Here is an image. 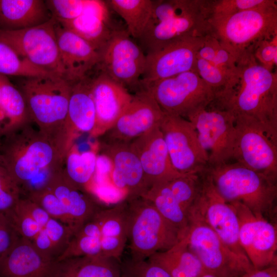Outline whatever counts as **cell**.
Masks as SVG:
<instances>
[{
	"instance_id": "obj_28",
	"label": "cell",
	"mask_w": 277,
	"mask_h": 277,
	"mask_svg": "<svg viewBox=\"0 0 277 277\" xmlns=\"http://www.w3.org/2000/svg\"><path fill=\"white\" fill-rule=\"evenodd\" d=\"M147 260L160 266L172 277H200L205 272L189 249L184 235L170 248L156 252Z\"/></svg>"
},
{
	"instance_id": "obj_4",
	"label": "cell",
	"mask_w": 277,
	"mask_h": 277,
	"mask_svg": "<svg viewBox=\"0 0 277 277\" xmlns=\"http://www.w3.org/2000/svg\"><path fill=\"white\" fill-rule=\"evenodd\" d=\"M209 34L235 59L253 50L261 41L277 36L276 1L231 15L211 16Z\"/></svg>"
},
{
	"instance_id": "obj_22",
	"label": "cell",
	"mask_w": 277,
	"mask_h": 277,
	"mask_svg": "<svg viewBox=\"0 0 277 277\" xmlns=\"http://www.w3.org/2000/svg\"><path fill=\"white\" fill-rule=\"evenodd\" d=\"M55 33L64 78L71 84L84 79L98 65V52L57 21Z\"/></svg>"
},
{
	"instance_id": "obj_50",
	"label": "cell",
	"mask_w": 277,
	"mask_h": 277,
	"mask_svg": "<svg viewBox=\"0 0 277 277\" xmlns=\"http://www.w3.org/2000/svg\"><path fill=\"white\" fill-rule=\"evenodd\" d=\"M241 277H277V265L271 266L261 270L253 269Z\"/></svg>"
},
{
	"instance_id": "obj_47",
	"label": "cell",
	"mask_w": 277,
	"mask_h": 277,
	"mask_svg": "<svg viewBox=\"0 0 277 277\" xmlns=\"http://www.w3.org/2000/svg\"><path fill=\"white\" fill-rule=\"evenodd\" d=\"M20 237L6 215L0 213V256Z\"/></svg>"
},
{
	"instance_id": "obj_41",
	"label": "cell",
	"mask_w": 277,
	"mask_h": 277,
	"mask_svg": "<svg viewBox=\"0 0 277 277\" xmlns=\"http://www.w3.org/2000/svg\"><path fill=\"white\" fill-rule=\"evenodd\" d=\"M273 0H211V16L231 15L262 7Z\"/></svg>"
},
{
	"instance_id": "obj_21",
	"label": "cell",
	"mask_w": 277,
	"mask_h": 277,
	"mask_svg": "<svg viewBox=\"0 0 277 277\" xmlns=\"http://www.w3.org/2000/svg\"><path fill=\"white\" fill-rule=\"evenodd\" d=\"M130 145L140 161L149 188L184 175L173 167L159 126L135 139Z\"/></svg>"
},
{
	"instance_id": "obj_39",
	"label": "cell",
	"mask_w": 277,
	"mask_h": 277,
	"mask_svg": "<svg viewBox=\"0 0 277 277\" xmlns=\"http://www.w3.org/2000/svg\"><path fill=\"white\" fill-rule=\"evenodd\" d=\"M121 277H172L159 265L146 260L130 258L121 262Z\"/></svg>"
},
{
	"instance_id": "obj_26",
	"label": "cell",
	"mask_w": 277,
	"mask_h": 277,
	"mask_svg": "<svg viewBox=\"0 0 277 277\" xmlns=\"http://www.w3.org/2000/svg\"><path fill=\"white\" fill-rule=\"evenodd\" d=\"M52 17L45 1L0 0V30L13 31L44 24Z\"/></svg>"
},
{
	"instance_id": "obj_52",
	"label": "cell",
	"mask_w": 277,
	"mask_h": 277,
	"mask_svg": "<svg viewBox=\"0 0 277 277\" xmlns=\"http://www.w3.org/2000/svg\"><path fill=\"white\" fill-rule=\"evenodd\" d=\"M36 277H55V274H52V275H49L40 276H36Z\"/></svg>"
},
{
	"instance_id": "obj_46",
	"label": "cell",
	"mask_w": 277,
	"mask_h": 277,
	"mask_svg": "<svg viewBox=\"0 0 277 277\" xmlns=\"http://www.w3.org/2000/svg\"><path fill=\"white\" fill-rule=\"evenodd\" d=\"M186 1L154 0L151 18L146 30L175 15L184 6Z\"/></svg>"
},
{
	"instance_id": "obj_1",
	"label": "cell",
	"mask_w": 277,
	"mask_h": 277,
	"mask_svg": "<svg viewBox=\"0 0 277 277\" xmlns=\"http://www.w3.org/2000/svg\"><path fill=\"white\" fill-rule=\"evenodd\" d=\"M73 140L46 132L32 121L26 122L2 135L0 163L25 196L46 187L51 175L63 168Z\"/></svg>"
},
{
	"instance_id": "obj_8",
	"label": "cell",
	"mask_w": 277,
	"mask_h": 277,
	"mask_svg": "<svg viewBox=\"0 0 277 277\" xmlns=\"http://www.w3.org/2000/svg\"><path fill=\"white\" fill-rule=\"evenodd\" d=\"M143 88L151 92L164 113L186 119L215 100L212 89L193 71L155 81Z\"/></svg>"
},
{
	"instance_id": "obj_15",
	"label": "cell",
	"mask_w": 277,
	"mask_h": 277,
	"mask_svg": "<svg viewBox=\"0 0 277 277\" xmlns=\"http://www.w3.org/2000/svg\"><path fill=\"white\" fill-rule=\"evenodd\" d=\"M172 164L182 174L200 173L208 167V156L193 125L187 119L165 113L159 125Z\"/></svg>"
},
{
	"instance_id": "obj_53",
	"label": "cell",
	"mask_w": 277,
	"mask_h": 277,
	"mask_svg": "<svg viewBox=\"0 0 277 277\" xmlns=\"http://www.w3.org/2000/svg\"><path fill=\"white\" fill-rule=\"evenodd\" d=\"M2 136V128L0 126V140H1V138Z\"/></svg>"
},
{
	"instance_id": "obj_48",
	"label": "cell",
	"mask_w": 277,
	"mask_h": 277,
	"mask_svg": "<svg viewBox=\"0 0 277 277\" xmlns=\"http://www.w3.org/2000/svg\"><path fill=\"white\" fill-rule=\"evenodd\" d=\"M17 205L42 228L51 218L43 209L27 197L21 196Z\"/></svg>"
},
{
	"instance_id": "obj_51",
	"label": "cell",
	"mask_w": 277,
	"mask_h": 277,
	"mask_svg": "<svg viewBox=\"0 0 277 277\" xmlns=\"http://www.w3.org/2000/svg\"><path fill=\"white\" fill-rule=\"evenodd\" d=\"M200 277H217V276L210 273L205 272Z\"/></svg>"
},
{
	"instance_id": "obj_37",
	"label": "cell",
	"mask_w": 277,
	"mask_h": 277,
	"mask_svg": "<svg viewBox=\"0 0 277 277\" xmlns=\"http://www.w3.org/2000/svg\"><path fill=\"white\" fill-rule=\"evenodd\" d=\"M202 172L184 174L168 182L173 195L187 214L200 193Z\"/></svg>"
},
{
	"instance_id": "obj_34",
	"label": "cell",
	"mask_w": 277,
	"mask_h": 277,
	"mask_svg": "<svg viewBox=\"0 0 277 277\" xmlns=\"http://www.w3.org/2000/svg\"><path fill=\"white\" fill-rule=\"evenodd\" d=\"M97 156L93 150L80 152L72 145L65 159L64 171L72 182L88 191L95 173Z\"/></svg>"
},
{
	"instance_id": "obj_6",
	"label": "cell",
	"mask_w": 277,
	"mask_h": 277,
	"mask_svg": "<svg viewBox=\"0 0 277 277\" xmlns=\"http://www.w3.org/2000/svg\"><path fill=\"white\" fill-rule=\"evenodd\" d=\"M126 201L131 258L146 260L156 252L169 249L184 236L144 197Z\"/></svg>"
},
{
	"instance_id": "obj_11",
	"label": "cell",
	"mask_w": 277,
	"mask_h": 277,
	"mask_svg": "<svg viewBox=\"0 0 277 277\" xmlns=\"http://www.w3.org/2000/svg\"><path fill=\"white\" fill-rule=\"evenodd\" d=\"M98 52L100 61L96 67L99 71L127 89L134 88L137 91L141 88L146 54L126 29L114 28Z\"/></svg>"
},
{
	"instance_id": "obj_14",
	"label": "cell",
	"mask_w": 277,
	"mask_h": 277,
	"mask_svg": "<svg viewBox=\"0 0 277 277\" xmlns=\"http://www.w3.org/2000/svg\"><path fill=\"white\" fill-rule=\"evenodd\" d=\"M56 21L33 27L1 31L0 39L34 66L53 75L64 77L55 33Z\"/></svg>"
},
{
	"instance_id": "obj_7",
	"label": "cell",
	"mask_w": 277,
	"mask_h": 277,
	"mask_svg": "<svg viewBox=\"0 0 277 277\" xmlns=\"http://www.w3.org/2000/svg\"><path fill=\"white\" fill-rule=\"evenodd\" d=\"M211 0H186L175 15L147 29L138 39L146 54L179 40L210 33Z\"/></svg>"
},
{
	"instance_id": "obj_45",
	"label": "cell",
	"mask_w": 277,
	"mask_h": 277,
	"mask_svg": "<svg viewBox=\"0 0 277 277\" xmlns=\"http://www.w3.org/2000/svg\"><path fill=\"white\" fill-rule=\"evenodd\" d=\"M252 54L260 65L270 71L274 72L277 65V36L259 42L254 47Z\"/></svg>"
},
{
	"instance_id": "obj_32",
	"label": "cell",
	"mask_w": 277,
	"mask_h": 277,
	"mask_svg": "<svg viewBox=\"0 0 277 277\" xmlns=\"http://www.w3.org/2000/svg\"><path fill=\"white\" fill-rule=\"evenodd\" d=\"M142 197L150 202L167 221L185 234L189 224L188 214L173 195L168 182L152 185Z\"/></svg>"
},
{
	"instance_id": "obj_27",
	"label": "cell",
	"mask_w": 277,
	"mask_h": 277,
	"mask_svg": "<svg viewBox=\"0 0 277 277\" xmlns=\"http://www.w3.org/2000/svg\"><path fill=\"white\" fill-rule=\"evenodd\" d=\"M67 121L75 136L78 132L91 134L94 129L96 112L89 89L88 76L72 84Z\"/></svg>"
},
{
	"instance_id": "obj_44",
	"label": "cell",
	"mask_w": 277,
	"mask_h": 277,
	"mask_svg": "<svg viewBox=\"0 0 277 277\" xmlns=\"http://www.w3.org/2000/svg\"><path fill=\"white\" fill-rule=\"evenodd\" d=\"M44 228L59 257L67 248L74 232L68 226L51 217Z\"/></svg>"
},
{
	"instance_id": "obj_36",
	"label": "cell",
	"mask_w": 277,
	"mask_h": 277,
	"mask_svg": "<svg viewBox=\"0 0 277 277\" xmlns=\"http://www.w3.org/2000/svg\"><path fill=\"white\" fill-rule=\"evenodd\" d=\"M195 71L212 89L217 102L226 96L235 86L238 76L225 72L213 64L197 56Z\"/></svg>"
},
{
	"instance_id": "obj_40",
	"label": "cell",
	"mask_w": 277,
	"mask_h": 277,
	"mask_svg": "<svg viewBox=\"0 0 277 277\" xmlns=\"http://www.w3.org/2000/svg\"><path fill=\"white\" fill-rule=\"evenodd\" d=\"M46 4L57 22L73 19L85 13L88 0H48Z\"/></svg>"
},
{
	"instance_id": "obj_19",
	"label": "cell",
	"mask_w": 277,
	"mask_h": 277,
	"mask_svg": "<svg viewBox=\"0 0 277 277\" xmlns=\"http://www.w3.org/2000/svg\"><path fill=\"white\" fill-rule=\"evenodd\" d=\"M99 147L101 154L112 164L111 184L125 200L142 197L149 187L140 161L130 144L100 142Z\"/></svg>"
},
{
	"instance_id": "obj_35",
	"label": "cell",
	"mask_w": 277,
	"mask_h": 277,
	"mask_svg": "<svg viewBox=\"0 0 277 277\" xmlns=\"http://www.w3.org/2000/svg\"><path fill=\"white\" fill-rule=\"evenodd\" d=\"M0 74L23 78L55 76L32 65L1 39Z\"/></svg>"
},
{
	"instance_id": "obj_13",
	"label": "cell",
	"mask_w": 277,
	"mask_h": 277,
	"mask_svg": "<svg viewBox=\"0 0 277 277\" xmlns=\"http://www.w3.org/2000/svg\"><path fill=\"white\" fill-rule=\"evenodd\" d=\"M194 127L208 156V166L233 160L236 137L235 116L230 110L211 106L201 108L187 118Z\"/></svg>"
},
{
	"instance_id": "obj_42",
	"label": "cell",
	"mask_w": 277,
	"mask_h": 277,
	"mask_svg": "<svg viewBox=\"0 0 277 277\" xmlns=\"http://www.w3.org/2000/svg\"><path fill=\"white\" fill-rule=\"evenodd\" d=\"M4 214L19 236L31 242L43 228L17 204Z\"/></svg>"
},
{
	"instance_id": "obj_9",
	"label": "cell",
	"mask_w": 277,
	"mask_h": 277,
	"mask_svg": "<svg viewBox=\"0 0 277 277\" xmlns=\"http://www.w3.org/2000/svg\"><path fill=\"white\" fill-rule=\"evenodd\" d=\"M184 234L190 250L205 272L217 277H241L254 269L250 262L239 256L202 222L188 219Z\"/></svg>"
},
{
	"instance_id": "obj_24",
	"label": "cell",
	"mask_w": 277,
	"mask_h": 277,
	"mask_svg": "<svg viewBox=\"0 0 277 277\" xmlns=\"http://www.w3.org/2000/svg\"><path fill=\"white\" fill-rule=\"evenodd\" d=\"M46 187L57 197L78 229L102 208L94 195L72 182L63 168L51 175Z\"/></svg>"
},
{
	"instance_id": "obj_30",
	"label": "cell",
	"mask_w": 277,
	"mask_h": 277,
	"mask_svg": "<svg viewBox=\"0 0 277 277\" xmlns=\"http://www.w3.org/2000/svg\"><path fill=\"white\" fill-rule=\"evenodd\" d=\"M0 126L2 135L17 125L31 121L24 97L8 76L0 74Z\"/></svg>"
},
{
	"instance_id": "obj_31",
	"label": "cell",
	"mask_w": 277,
	"mask_h": 277,
	"mask_svg": "<svg viewBox=\"0 0 277 277\" xmlns=\"http://www.w3.org/2000/svg\"><path fill=\"white\" fill-rule=\"evenodd\" d=\"M109 8L125 21L128 32L138 39L145 31L151 18L154 0H108Z\"/></svg>"
},
{
	"instance_id": "obj_16",
	"label": "cell",
	"mask_w": 277,
	"mask_h": 277,
	"mask_svg": "<svg viewBox=\"0 0 277 277\" xmlns=\"http://www.w3.org/2000/svg\"><path fill=\"white\" fill-rule=\"evenodd\" d=\"M229 203L238 218L240 245L253 269L277 265L276 226L241 203Z\"/></svg>"
},
{
	"instance_id": "obj_25",
	"label": "cell",
	"mask_w": 277,
	"mask_h": 277,
	"mask_svg": "<svg viewBox=\"0 0 277 277\" xmlns=\"http://www.w3.org/2000/svg\"><path fill=\"white\" fill-rule=\"evenodd\" d=\"M94 215L100 227L103 256L121 261L127 241L126 201L111 208H102Z\"/></svg>"
},
{
	"instance_id": "obj_3",
	"label": "cell",
	"mask_w": 277,
	"mask_h": 277,
	"mask_svg": "<svg viewBox=\"0 0 277 277\" xmlns=\"http://www.w3.org/2000/svg\"><path fill=\"white\" fill-rule=\"evenodd\" d=\"M205 171L226 202L241 203L266 218L276 209V181L236 162L208 166Z\"/></svg>"
},
{
	"instance_id": "obj_20",
	"label": "cell",
	"mask_w": 277,
	"mask_h": 277,
	"mask_svg": "<svg viewBox=\"0 0 277 277\" xmlns=\"http://www.w3.org/2000/svg\"><path fill=\"white\" fill-rule=\"evenodd\" d=\"M88 80L96 112L95 126L91 135L99 137L114 124L133 95L100 71L93 78L88 76Z\"/></svg>"
},
{
	"instance_id": "obj_29",
	"label": "cell",
	"mask_w": 277,
	"mask_h": 277,
	"mask_svg": "<svg viewBox=\"0 0 277 277\" xmlns=\"http://www.w3.org/2000/svg\"><path fill=\"white\" fill-rule=\"evenodd\" d=\"M121 262L113 258H70L57 261L55 277H121Z\"/></svg>"
},
{
	"instance_id": "obj_33",
	"label": "cell",
	"mask_w": 277,
	"mask_h": 277,
	"mask_svg": "<svg viewBox=\"0 0 277 277\" xmlns=\"http://www.w3.org/2000/svg\"><path fill=\"white\" fill-rule=\"evenodd\" d=\"M89 43L98 51L109 39L113 30L110 21L91 13H83L66 22H58Z\"/></svg>"
},
{
	"instance_id": "obj_10",
	"label": "cell",
	"mask_w": 277,
	"mask_h": 277,
	"mask_svg": "<svg viewBox=\"0 0 277 277\" xmlns=\"http://www.w3.org/2000/svg\"><path fill=\"white\" fill-rule=\"evenodd\" d=\"M188 216V219L205 224L232 251L249 261L239 242V223L235 210L217 192L205 170L202 172L200 193Z\"/></svg>"
},
{
	"instance_id": "obj_17",
	"label": "cell",
	"mask_w": 277,
	"mask_h": 277,
	"mask_svg": "<svg viewBox=\"0 0 277 277\" xmlns=\"http://www.w3.org/2000/svg\"><path fill=\"white\" fill-rule=\"evenodd\" d=\"M165 113L151 92L141 88L114 124L99 136L100 142L130 144L133 140L159 126Z\"/></svg>"
},
{
	"instance_id": "obj_18",
	"label": "cell",
	"mask_w": 277,
	"mask_h": 277,
	"mask_svg": "<svg viewBox=\"0 0 277 277\" xmlns=\"http://www.w3.org/2000/svg\"><path fill=\"white\" fill-rule=\"evenodd\" d=\"M204 38L182 39L146 54V67L141 80V87L183 72L195 71L197 52L204 44Z\"/></svg>"
},
{
	"instance_id": "obj_23",
	"label": "cell",
	"mask_w": 277,
	"mask_h": 277,
	"mask_svg": "<svg viewBox=\"0 0 277 277\" xmlns=\"http://www.w3.org/2000/svg\"><path fill=\"white\" fill-rule=\"evenodd\" d=\"M57 263L42 255L31 241L21 236L0 256V277H36L54 274Z\"/></svg>"
},
{
	"instance_id": "obj_43",
	"label": "cell",
	"mask_w": 277,
	"mask_h": 277,
	"mask_svg": "<svg viewBox=\"0 0 277 277\" xmlns=\"http://www.w3.org/2000/svg\"><path fill=\"white\" fill-rule=\"evenodd\" d=\"M21 196L19 187L0 163V213H5L11 210Z\"/></svg>"
},
{
	"instance_id": "obj_38",
	"label": "cell",
	"mask_w": 277,
	"mask_h": 277,
	"mask_svg": "<svg viewBox=\"0 0 277 277\" xmlns=\"http://www.w3.org/2000/svg\"><path fill=\"white\" fill-rule=\"evenodd\" d=\"M43 209L50 216L72 229L74 233L78 229L65 211L57 197L47 187L32 192L25 196Z\"/></svg>"
},
{
	"instance_id": "obj_5",
	"label": "cell",
	"mask_w": 277,
	"mask_h": 277,
	"mask_svg": "<svg viewBox=\"0 0 277 277\" xmlns=\"http://www.w3.org/2000/svg\"><path fill=\"white\" fill-rule=\"evenodd\" d=\"M72 84L57 76L23 78L18 89L21 92L31 120L49 134L68 135L67 114Z\"/></svg>"
},
{
	"instance_id": "obj_49",
	"label": "cell",
	"mask_w": 277,
	"mask_h": 277,
	"mask_svg": "<svg viewBox=\"0 0 277 277\" xmlns=\"http://www.w3.org/2000/svg\"><path fill=\"white\" fill-rule=\"evenodd\" d=\"M31 243L42 255L51 260L56 261L58 257V254L44 228L40 230Z\"/></svg>"
},
{
	"instance_id": "obj_2",
	"label": "cell",
	"mask_w": 277,
	"mask_h": 277,
	"mask_svg": "<svg viewBox=\"0 0 277 277\" xmlns=\"http://www.w3.org/2000/svg\"><path fill=\"white\" fill-rule=\"evenodd\" d=\"M236 65L238 83L214 106L253 118L277 137L276 72L260 65L252 51L245 53Z\"/></svg>"
},
{
	"instance_id": "obj_12",
	"label": "cell",
	"mask_w": 277,
	"mask_h": 277,
	"mask_svg": "<svg viewBox=\"0 0 277 277\" xmlns=\"http://www.w3.org/2000/svg\"><path fill=\"white\" fill-rule=\"evenodd\" d=\"M234 115L236 137L233 160L276 181L277 138L255 120Z\"/></svg>"
}]
</instances>
